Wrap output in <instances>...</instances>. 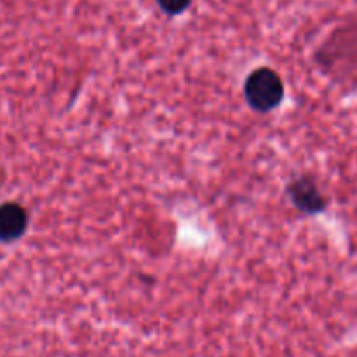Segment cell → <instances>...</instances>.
Returning a JSON list of instances; mask_svg holds the SVG:
<instances>
[{"instance_id":"6da1fadb","label":"cell","mask_w":357,"mask_h":357,"mask_svg":"<svg viewBox=\"0 0 357 357\" xmlns=\"http://www.w3.org/2000/svg\"><path fill=\"white\" fill-rule=\"evenodd\" d=\"M244 96L253 110L267 114L281 105L284 98V84L281 75L268 66H260L248 75Z\"/></svg>"},{"instance_id":"7a4b0ae2","label":"cell","mask_w":357,"mask_h":357,"mask_svg":"<svg viewBox=\"0 0 357 357\" xmlns=\"http://www.w3.org/2000/svg\"><path fill=\"white\" fill-rule=\"evenodd\" d=\"M286 192L293 206L305 215H319L328 206V199L319 190L316 180L310 176L295 178L288 185Z\"/></svg>"},{"instance_id":"3957f363","label":"cell","mask_w":357,"mask_h":357,"mask_svg":"<svg viewBox=\"0 0 357 357\" xmlns=\"http://www.w3.org/2000/svg\"><path fill=\"white\" fill-rule=\"evenodd\" d=\"M28 211L17 202L0 204V243L21 239L28 229Z\"/></svg>"},{"instance_id":"277c9868","label":"cell","mask_w":357,"mask_h":357,"mask_svg":"<svg viewBox=\"0 0 357 357\" xmlns=\"http://www.w3.org/2000/svg\"><path fill=\"white\" fill-rule=\"evenodd\" d=\"M160 9L169 16H178L190 7L192 0H157Z\"/></svg>"}]
</instances>
